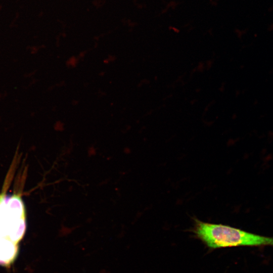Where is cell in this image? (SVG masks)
Listing matches in <instances>:
<instances>
[{"label":"cell","instance_id":"cell-1","mask_svg":"<svg viewBox=\"0 0 273 273\" xmlns=\"http://www.w3.org/2000/svg\"><path fill=\"white\" fill-rule=\"evenodd\" d=\"M26 230L24 203L16 195L0 196V264L7 265L15 259L18 243Z\"/></svg>","mask_w":273,"mask_h":273},{"label":"cell","instance_id":"cell-2","mask_svg":"<svg viewBox=\"0 0 273 273\" xmlns=\"http://www.w3.org/2000/svg\"><path fill=\"white\" fill-rule=\"evenodd\" d=\"M194 233L208 247L216 249L236 246H273V237L248 233L221 224L195 220Z\"/></svg>","mask_w":273,"mask_h":273},{"label":"cell","instance_id":"cell-3","mask_svg":"<svg viewBox=\"0 0 273 273\" xmlns=\"http://www.w3.org/2000/svg\"><path fill=\"white\" fill-rule=\"evenodd\" d=\"M99 273H109V271L107 269L103 268L101 269Z\"/></svg>","mask_w":273,"mask_h":273}]
</instances>
